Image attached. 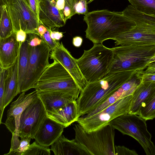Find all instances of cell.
Masks as SVG:
<instances>
[{"instance_id":"1","label":"cell","mask_w":155,"mask_h":155,"mask_svg":"<svg viewBox=\"0 0 155 155\" xmlns=\"http://www.w3.org/2000/svg\"><path fill=\"white\" fill-rule=\"evenodd\" d=\"M84 20L87 25L86 37L94 44H102L107 39L113 40L136 25L122 12L107 9L89 12L84 16Z\"/></svg>"},{"instance_id":"2","label":"cell","mask_w":155,"mask_h":155,"mask_svg":"<svg viewBox=\"0 0 155 155\" xmlns=\"http://www.w3.org/2000/svg\"><path fill=\"white\" fill-rule=\"evenodd\" d=\"M135 75L129 71L116 72L87 84L76 101L79 117L103 103L123 84Z\"/></svg>"},{"instance_id":"3","label":"cell","mask_w":155,"mask_h":155,"mask_svg":"<svg viewBox=\"0 0 155 155\" xmlns=\"http://www.w3.org/2000/svg\"><path fill=\"white\" fill-rule=\"evenodd\" d=\"M109 73L129 71L136 75L144 70L155 54V45H125L114 47Z\"/></svg>"},{"instance_id":"4","label":"cell","mask_w":155,"mask_h":155,"mask_svg":"<svg viewBox=\"0 0 155 155\" xmlns=\"http://www.w3.org/2000/svg\"><path fill=\"white\" fill-rule=\"evenodd\" d=\"M113 57L112 48L102 44H94L87 50H84L77 63L87 83L96 81L105 77L110 72Z\"/></svg>"},{"instance_id":"5","label":"cell","mask_w":155,"mask_h":155,"mask_svg":"<svg viewBox=\"0 0 155 155\" xmlns=\"http://www.w3.org/2000/svg\"><path fill=\"white\" fill-rule=\"evenodd\" d=\"M74 129L75 140L84 146L91 155H116L115 129L110 124L89 132L78 123L74 125Z\"/></svg>"},{"instance_id":"6","label":"cell","mask_w":155,"mask_h":155,"mask_svg":"<svg viewBox=\"0 0 155 155\" xmlns=\"http://www.w3.org/2000/svg\"><path fill=\"white\" fill-rule=\"evenodd\" d=\"M34 88L37 91H65L71 94L76 100L81 92L69 72L60 63L55 61L45 70Z\"/></svg>"},{"instance_id":"7","label":"cell","mask_w":155,"mask_h":155,"mask_svg":"<svg viewBox=\"0 0 155 155\" xmlns=\"http://www.w3.org/2000/svg\"><path fill=\"white\" fill-rule=\"evenodd\" d=\"M146 120L138 115L130 113L119 116L109 124L124 134L130 136L142 146L147 155H155V145L147 129Z\"/></svg>"},{"instance_id":"8","label":"cell","mask_w":155,"mask_h":155,"mask_svg":"<svg viewBox=\"0 0 155 155\" xmlns=\"http://www.w3.org/2000/svg\"><path fill=\"white\" fill-rule=\"evenodd\" d=\"M51 51L43 41L36 47L29 46L28 66L20 93L34 88L40 76L50 64L49 58Z\"/></svg>"},{"instance_id":"9","label":"cell","mask_w":155,"mask_h":155,"mask_svg":"<svg viewBox=\"0 0 155 155\" xmlns=\"http://www.w3.org/2000/svg\"><path fill=\"white\" fill-rule=\"evenodd\" d=\"M132 95L122 98L89 117H79L77 121L87 132L97 130L118 116L129 113Z\"/></svg>"},{"instance_id":"10","label":"cell","mask_w":155,"mask_h":155,"mask_svg":"<svg viewBox=\"0 0 155 155\" xmlns=\"http://www.w3.org/2000/svg\"><path fill=\"white\" fill-rule=\"evenodd\" d=\"M7 7L14 32L16 33L21 28L27 34L39 36L37 29L40 24L25 0H11Z\"/></svg>"},{"instance_id":"11","label":"cell","mask_w":155,"mask_h":155,"mask_svg":"<svg viewBox=\"0 0 155 155\" xmlns=\"http://www.w3.org/2000/svg\"><path fill=\"white\" fill-rule=\"evenodd\" d=\"M47 116L43 104L37 96L25 107L21 114L18 128L19 137L30 135L33 139L44 120Z\"/></svg>"},{"instance_id":"12","label":"cell","mask_w":155,"mask_h":155,"mask_svg":"<svg viewBox=\"0 0 155 155\" xmlns=\"http://www.w3.org/2000/svg\"><path fill=\"white\" fill-rule=\"evenodd\" d=\"M51 59L60 63L69 72L82 91L87 83L79 67L77 59L74 58L61 42L50 55Z\"/></svg>"},{"instance_id":"13","label":"cell","mask_w":155,"mask_h":155,"mask_svg":"<svg viewBox=\"0 0 155 155\" xmlns=\"http://www.w3.org/2000/svg\"><path fill=\"white\" fill-rule=\"evenodd\" d=\"M37 96V91L35 90L25 95V92L22 93L18 99L11 103L7 111V119L3 124L12 135L19 137L18 128L22 113Z\"/></svg>"},{"instance_id":"14","label":"cell","mask_w":155,"mask_h":155,"mask_svg":"<svg viewBox=\"0 0 155 155\" xmlns=\"http://www.w3.org/2000/svg\"><path fill=\"white\" fill-rule=\"evenodd\" d=\"M56 4V0H39V22L50 30L63 27L66 22L63 12L57 9Z\"/></svg>"},{"instance_id":"15","label":"cell","mask_w":155,"mask_h":155,"mask_svg":"<svg viewBox=\"0 0 155 155\" xmlns=\"http://www.w3.org/2000/svg\"><path fill=\"white\" fill-rule=\"evenodd\" d=\"M115 46L125 45H155V30L136 25L113 39Z\"/></svg>"},{"instance_id":"16","label":"cell","mask_w":155,"mask_h":155,"mask_svg":"<svg viewBox=\"0 0 155 155\" xmlns=\"http://www.w3.org/2000/svg\"><path fill=\"white\" fill-rule=\"evenodd\" d=\"M65 127L47 116L43 120L33 139L38 143L48 147L61 135Z\"/></svg>"},{"instance_id":"17","label":"cell","mask_w":155,"mask_h":155,"mask_svg":"<svg viewBox=\"0 0 155 155\" xmlns=\"http://www.w3.org/2000/svg\"><path fill=\"white\" fill-rule=\"evenodd\" d=\"M21 45L16 39V33L0 38V66L7 69L15 63L18 58Z\"/></svg>"},{"instance_id":"18","label":"cell","mask_w":155,"mask_h":155,"mask_svg":"<svg viewBox=\"0 0 155 155\" xmlns=\"http://www.w3.org/2000/svg\"><path fill=\"white\" fill-rule=\"evenodd\" d=\"M47 112H52L66 104L75 101L74 97L69 93L61 91H37Z\"/></svg>"},{"instance_id":"19","label":"cell","mask_w":155,"mask_h":155,"mask_svg":"<svg viewBox=\"0 0 155 155\" xmlns=\"http://www.w3.org/2000/svg\"><path fill=\"white\" fill-rule=\"evenodd\" d=\"M140 83V81L137 77H133L123 84L104 102L88 113L80 117L82 118L89 117L102 110L118 100L132 95Z\"/></svg>"},{"instance_id":"20","label":"cell","mask_w":155,"mask_h":155,"mask_svg":"<svg viewBox=\"0 0 155 155\" xmlns=\"http://www.w3.org/2000/svg\"><path fill=\"white\" fill-rule=\"evenodd\" d=\"M55 155H91L87 149L74 139L70 140L61 135L51 145Z\"/></svg>"},{"instance_id":"21","label":"cell","mask_w":155,"mask_h":155,"mask_svg":"<svg viewBox=\"0 0 155 155\" xmlns=\"http://www.w3.org/2000/svg\"><path fill=\"white\" fill-rule=\"evenodd\" d=\"M18 56L14 64L6 69L3 102L4 110L18 94Z\"/></svg>"},{"instance_id":"22","label":"cell","mask_w":155,"mask_h":155,"mask_svg":"<svg viewBox=\"0 0 155 155\" xmlns=\"http://www.w3.org/2000/svg\"><path fill=\"white\" fill-rule=\"evenodd\" d=\"M47 116L65 128L77 122L80 117L76 101L69 103L52 112H47Z\"/></svg>"},{"instance_id":"23","label":"cell","mask_w":155,"mask_h":155,"mask_svg":"<svg viewBox=\"0 0 155 155\" xmlns=\"http://www.w3.org/2000/svg\"><path fill=\"white\" fill-rule=\"evenodd\" d=\"M155 89V83H140L132 94L128 113L138 115L142 104Z\"/></svg>"},{"instance_id":"24","label":"cell","mask_w":155,"mask_h":155,"mask_svg":"<svg viewBox=\"0 0 155 155\" xmlns=\"http://www.w3.org/2000/svg\"><path fill=\"white\" fill-rule=\"evenodd\" d=\"M122 12L124 16L134 21L136 25L155 30V15L140 12L131 5Z\"/></svg>"},{"instance_id":"25","label":"cell","mask_w":155,"mask_h":155,"mask_svg":"<svg viewBox=\"0 0 155 155\" xmlns=\"http://www.w3.org/2000/svg\"><path fill=\"white\" fill-rule=\"evenodd\" d=\"M29 56V45L26 39L20 45L18 56V88L17 94L23 82L28 66Z\"/></svg>"},{"instance_id":"26","label":"cell","mask_w":155,"mask_h":155,"mask_svg":"<svg viewBox=\"0 0 155 155\" xmlns=\"http://www.w3.org/2000/svg\"><path fill=\"white\" fill-rule=\"evenodd\" d=\"M0 13V38H5L10 36L14 33L6 5H1Z\"/></svg>"},{"instance_id":"27","label":"cell","mask_w":155,"mask_h":155,"mask_svg":"<svg viewBox=\"0 0 155 155\" xmlns=\"http://www.w3.org/2000/svg\"><path fill=\"white\" fill-rule=\"evenodd\" d=\"M138 115L146 120L155 118V89L142 104Z\"/></svg>"},{"instance_id":"28","label":"cell","mask_w":155,"mask_h":155,"mask_svg":"<svg viewBox=\"0 0 155 155\" xmlns=\"http://www.w3.org/2000/svg\"><path fill=\"white\" fill-rule=\"evenodd\" d=\"M131 5L138 11L155 15V0H128Z\"/></svg>"},{"instance_id":"29","label":"cell","mask_w":155,"mask_h":155,"mask_svg":"<svg viewBox=\"0 0 155 155\" xmlns=\"http://www.w3.org/2000/svg\"><path fill=\"white\" fill-rule=\"evenodd\" d=\"M51 150L48 147L40 144L35 141L30 145L28 149L22 155H50Z\"/></svg>"},{"instance_id":"30","label":"cell","mask_w":155,"mask_h":155,"mask_svg":"<svg viewBox=\"0 0 155 155\" xmlns=\"http://www.w3.org/2000/svg\"><path fill=\"white\" fill-rule=\"evenodd\" d=\"M18 148L14 152V155H22L29 148L30 143L32 139L30 135H26L21 137Z\"/></svg>"},{"instance_id":"31","label":"cell","mask_w":155,"mask_h":155,"mask_svg":"<svg viewBox=\"0 0 155 155\" xmlns=\"http://www.w3.org/2000/svg\"><path fill=\"white\" fill-rule=\"evenodd\" d=\"M6 69L0 67V124H2V119L4 110L3 107V99L4 92L5 80Z\"/></svg>"},{"instance_id":"32","label":"cell","mask_w":155,"mask_h":155,"mask_svg":"<svg viewBox=\"0 0 155 155\" xmlns=\"http://www.w3.org/2000/svg\"><path fill=\"white\" fill-rule=\"evenodd\" d=\"M41 38L51 51L54 49L60 43L59 41H55L52 39L50 36V30L48 29L46 32Z\"/></svg>"},{"instance_id":"33","label":"cell","mask_w":155,"mask_h":155,"mask_svg":"<svg viewBox=\"0 0 155 155\" xmlns=\"http://www.w3.org/2000/svg\"><path fill=\"white\" fill-rule=\"evenodd\" d=\"M87 2L86 0H79L75 3L74 6L75 14L87 15L88 12Z\"/></svg>"},{"instance_id":"34","label":"cell","mask_w":155,"mask_h":155,"mask_svg":"<svg viewBox=\"0 0 155 155\" xmlns=\"http://www.w3.org/2000/svg\"><path fill=\"white\" fill-rule=\"evenodd\" d=\"M29 46L34 47L40 45L43 41L38 35L34 33L27 34L26 39Z\"/></svg>"},{"instance_id":"35","label":"cell","mask_w":155,"mask_h":155,"mask_svg":"<svg viewBox=\"0 0 155 155\" xmlns=\"http://www.w3.org/2000/svg\"><path fill=\"white\" fill-rule=\"evenodd\" d=\"M116 155H137L138 154L134 150H130L122 146H115Z\"/></svg>"},{"instance_id":"36","label":"cell","mask_w":155,"mask_h":155,"mask_svg":"<svg viewBox=\"0 0 155 155\" xmlns=\"http://www.w3.org/2000/svg\"><path fill=\"white\" fill-rule=\"evenodd\" d=\"M25 0L30 7L39 22L38 17L39 0Z\"/></svg>"},{"instance_id":"37","label":"cell","mask_w":155,"mask_h":155,"mask_svg":"<svg viewBox=\"0 0 155 155\" xmlns=\"http://www.w3.org/2000/svg\"><path fill=\"white\" fill-rule=\"evenodd\" d=\"M137 74L141 81L155 83V74H145L138 73Z\"/></svg>"},{"instance_id":"38","label":"cell","mask_w":155,"mask_h":155,"mask_svg":"<svg viewBox=\"0 0 155 155\" xmlns=\"http://www.w3.org/2000/svg\"><path fill=\"white\" fill-rule=\"evenodd\" d=\"M27 34L21 28L16 33V39L20 45L26 40Z\"/></svg>"},{"instance_id":"39","label":"cell","mask_w":155,"mask_h":155,"mask_svg":"<svg viewBox=\"0 0 155 155\" xmlns=\"http://www.w3.org/2000/svg\"><path fill=\"white\" fill-rule=\"evenodd\" d=\"M139 73L145 74H155V62L149 64L144 70Z\"/></svg>"},{"instance_id":"40","label":"cell","mask_w":155,"mask_h":155,"mask_svg":"<svg viewBox=\"0 0 155 155\" xmlns=\"http://www.w3.org/2000/svg\"><path fill=\"white\" fill-rule=\"evenodd\" d=\"M50 31V36L54 41H59L63 36V32L51 30Z\"/></svg>"},{"instance_id":"41","label":"cell","mask_w":155,"mask_h":155,"mask_svg":"<svg viewBox=\"0 0 155 155\" xmlns=\"http://www.w3.org/2000/svg\"><path fill=\"white\" fill-rule=\"evenodd\" d=\"M83 42V39L79 36H75L73 38L72 40L73 45L75 47H80Z\"/></svg>"},{"instance_id":"42","label":"cell","mask_w":155,"mask_h":155,"mask_svg":"<svg viewBox=\"0 0 155 155\" xmlns=\"http://www.w3.org/2000/svg\"><path fill=\"white\" fill-rule=\"evenodd\" d=\"M65 0H56V8L59 10L63 12L65 7Z\"/></svg>"},{"instance_id":"43","label":"cell","mask_w":155,"mask_h":155,"mask_svg":"<svg viewBox=\"0 0 155 155\" xmlns=\"http://www.w3.org/2000/svg\"><path fill=\"white\" fill-rule=\"evenodd\" d=\"M47 30V28L45 27L40 24L38 27L37 32L41 37L46 32Z\"/></svg>"},{"instance_id":"44","label":"cell","mask_w":155,"mask_h":155,"mask_svg":"<svg viewBox=\"0 0 155 155\" xmlns=\"http://www.w3.org/2000/svg\"><path fill=\"white\" fill-rule=\"evenodd\" d=\"M65 4L68 5L71 8L73 15H75L74 11V6L75 0H65Z\"/></svg>"},{"instance_id":"45","label":"cell","mask_w":155,"mask_h":155,"mask_svg":"<svg viewBox=\"0 0 155 155\" xmlns=\"http://www.w3.org/2000/svg\"><path fill=\"white\" fill-rule=\"evenodd\" d=\"M11 0H0L1 5H6L8 4Z\"/></svg>"},{"instance_id":"46","label":"cell","mask_w":155,"mask_h":155,"mask_svg":"<svg viewBox=\"0 0 155 155\" xmlns=\"http://www.w3.org/2000/svg\"><path fill=\"white\" fill-rule=\"evenodd\" d=\"M154 62H155V54L150 59L149 61L148 64Z\"/></svg>"},{"instance_id":"47","label":"cell","mask_w":155,"mask_h":155,"mask_svg":"<svg viewBox=\"0 0 155 155\" xmlns=\"http://www.w3.org/2000/svg\"><path fill=\"white\" fill-rule=\"evenodd\" d=\"M94 0H90L88 2L87 4H89L92 1H94Z\"/></svg>"},{"instance_id":"48","label":"cell","mask_w":155,"mask_h":155,"mask_svg":"<svg viewBox=\"0 0 155 155\" xmlns=\"http://www.w3.org/2000/svg\"><path fill=\"white\" fill-rule=\"evenodd\" d=\"M79 0H75V3H76V2H78L79 1ZM86 0L87 1V0Z\"/></svg>"}]
</instances>
